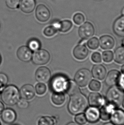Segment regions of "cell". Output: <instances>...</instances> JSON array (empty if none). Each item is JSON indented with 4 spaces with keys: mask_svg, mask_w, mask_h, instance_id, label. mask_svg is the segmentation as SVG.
<instances>
[{
    "mask_svg": "<svg viewBox=\"0 0 124 125\" xmlns=\"http://www.w3.org/2000/svg\"><path fill=\"white\" fill-rule=\"evenodd\" d=\"M89 103L87 99L81 92L71 96L68 108L73 115L82 113L88 108Z\"/></svg>",
    "mask_w": 124,
    "mask_h": 125,
    "instance_id": "obj_1",
    "label": "cell"
},
{
    "mask_svg": "<svg viewBox=\"0 0 124 125\" xmlns=\"http://www.w3.org/2000/svg\"><path fill=\"white\" fill-rule=\"evenodd\" d=\"M20 98V92L16 86L9 85L3 90L1 95L2 101L6 105L13 106L17 104Z\"/></svg>",
    "mask_w": 124,
    "mask_h": 125,
    "instance_id": "obj_2",
    "label": "cell"
},
{
    "mask_svg": "<svg viewBox=\"0 0 124 125\" xmlns=\"http://www.w3.org/2000/svg\"><path fill=\"white\" fill-rule=\"evenodd\" d=\"M124 98V92L119 87L113 86L108 90L106 94V100L117 108L122 104Z\"/></svg>",
    "mask_w": 124,
    "mask_h": 125,
    "instance_id": "obj_3",
    "label": "cell"
},
{
    "mask_svg": "<svg viewBox=\"0 0 124 125\" xmlns=\"http://www.w3.org/2000/svg\"><path fill=\"white\" fill-rule=\"evenodd\" d=\"M69 81L68 78L64 75L56 74L51 80L50 88L53 92L63 93L65 91Z\"/></svg>",
    "mask_w": 124,
    "mask_h": 125,
    "instance_id": "obj_4",
    "label": "cell"
},
{
    "mask_svg": "<svg viewBox=\"0 0 124 125\" xmlns=\"http://www.w3.org/2000/svg\"><path fill=\"white\" fill-rule=\"evenodd\" d=\"M92 74L89 70L82 68L78 70L74 76V81L78 85L84 87L89 84L91 81Z\"/></svg>",
    "mask_w": 124,
    "mask_h": 125,
    "instance_id": "obj_5",
    "label": "cell"
},
{
    "mask_svg": "<svg viewBox=\"0 0 124 125\" xmlns=\"http://www.w3.org/2000/svg\"><path fill=\"white\" fill-rule=\"evenodd\" d=\"M32 59L34 64L42 65L49 62L50 59V55L46 50L39 49L34 52Z\"/></svg>",
    "mask_w": 124,
    "mask_h": 125,
    "instance_id": "obj_6",
    "label": "cell"
},
{
    "mask_svg": "<svg viewBox=\"0 0 124 125\" xmlns=\"http://www.w3.org/2000/svg\"><path fill=\"white\" fill-rule=\"evenodd\" d=\"M95 29L91 23L86 22L80 27L78 33L80 37L83 40L90 39L94 36Z\"/></svg>",
    "mask_w": 124,
    "mask_h": 125,
    "instance_id": "obj_7",
    "label": "cell"
},
{
    "mask_svg": "<svg viewBox=\"0 0 124 125\" xmlns=\"http://www.w3.org/2000/svg\"><path fill=\"white\" fill-rule=\"evenodd\" d=\"M35 77L37 81L40 83H48L51 77L50 71L45 67H40L35 72Z\"/></svg>",
    "mask_w": 124,
    "mask_h": 125,
    "instance_id": "obj_8",
    "label": "cell"
},
{
    "mask_svg": "<svg viewBox=\"0 0 124 125\" xmlns=\"http://www.w3.org/2000/svg\"><path fill=\"white\" fill-rule=\"evenodd\" d=\"M85 116L87 122L90 124H95L100 118V110L98 108L90 106L85 111Z\"/></svg>",
    "mask_w": 124,
    "mask_h": 125,
    "instance_id": "obj_9",
    "label": "cell"
},
{
    "mask_svg": "<svg viewBox=\"0 0 124 125\" xmlns=\"http://www.w3.org/2000/svg\"><path fill=\"white\" fill-rule=\"evenodd\" d=\"M50 12L49 9L44 4L38 5L35 11V15L37 19L40 22H45L50 17Z\"/></svg>",
    "mask_w": 124,
    "mask_h": 125,
    "instance_id": "obj_10",
    "label": "cell"
},
{
    "mask_svg": "<svg viewBox=\"0 0 124 125\" xmlns=\"http://www.w3.org/2000/svg\"><path fill=\"white\" fill-rule=\"evenodd\" d=\"M88 103L90 106L99 108L104 105L105 100L102 96L97 92H92L89 94Z\"/></svg>",
    "mask_w": 124,
    "mask_h": 125,
    "instance_id": "obj_11",
    "label": "cell"
},
{
    "mask_svg": "<svg viewBox=\"0 0 124 125\" xmlns=\"http://www.w3.org/2000/svg\"><path fill=\"white\" fill-rule=\"evenodd\" d=\"M89 51L84 44L80 43L74 47L73 53L76 59L80 60H84L87 57Z\"/></svg>",
    "mask_w": 124,
    "mask_h": 125,
    "instance_id": "obj_12",
    "label": "cell"
},
{
    "mask_svg": "<svg viewBox=\"0 0 124 125\" xmlns=\"http://www.w3.org/2000/svg\"><path fill=\"white\" fill-rule=\"evenodd\" d=\"M20 94L22 99L28 100H32L35 96V88L30 84H26L22 86L20 91Z\"/></svg>",
    "mask_w": 124,
    "mask_h": 125,
    "instance_id": "obj_13",
    "label": "cell"
},
{
    "mask_svg": "<svg viewBox=\"0 0 124 125\" xmlns=\"http://www.w3.org/2000/svg\"><path fill=\"white\" fill-rule=\"evenodd\" d=\"M117 108L114 105L108 103L104 104L100 110V117L103 121L110 120L111 115L114 110Z\"/></svg>",
    "mask_w": 124,
    "mask_h": 125,
    "instance_id": "obj_14",
    "label": "cell"
},
{
    "mask_svg": "<svg viewBox=\"0 0 124 125\" xmlns=\"http://www.w3.org/2000/svg\"><path fill=\"white\" fill-rule=\"evenodd\" d=\"M17 55L20 61L24 62H28L32 59V52L27 46H23L19 47L18 50Z\"/></svg>",
    "mask_w": 124,
    "mask_h": 125,
    "instance_id": "obj_15",
    "label": "cell"
},
{
    "mask_svg": "<svg viewBox=\"0 0 124 125\" xmlns=\"http://www.w3.org/2000/svg\"><path fill=\"white\" fill-rule=\"evenodd\" d=\"M120 75V73L117 70H111L106 76L105 80L106 84L109 87L115 86L117 84Z\"/></svg>",
    "mask_w": 124,
    "mask_h": 125,
    "instance_id": "obj_16",
    "label": "cell"
},
{
    "mask_svg": "<svg viewBox=\"0 0 124 125\" xmlns=\"http://www.w3.org/2000/svg\"><path fill=\"white\" fill-rule=\"evenodd\" d=\"M1 119L3 122L7 124H12L15 121L17 115L12 108H7L3 110L1 113Z\"/></svg>",
    "mask_w": 124,
    "mask_h": 125,
    "instance_id": "obj_17",
    "label": "cell"
},
{
    "mask_svg": "<svg viewBox=\"0 0 124 125\" xmlns=\"http://www.w3.org/2000/svg\"><path fill=\"white\" fill-rule=\"evenodd\" d=\"M111 123L115 125H124V111L121 109L116 108L111 115Z\"/></svg>",
    "mask_w": 124,
    "mask_h": 125,
    "instance_id": "obj_18",
    "label": "cell"
},
{
    "mask_svg": "<svg viewBox=\"0 0 124 125\" xmlns=\"http://www.w3.org/2000/svg\"><path fill=\"white\" fill-rule=\"evenodd\" d=\"M91 74L94 78L97 80H104L106 77L107 71L103 65L97 64L94 65L92 68Z\"/></svg>",
    "mask_w": 124,
    "mask_h": 125,
    "instance_id": "obj_19",
    "label": "cell"
},
{
    "mask_svg": "<svg viewBox=\"0 0 124 125\" xmlns=\"http://www.w3.org/2000/svg\"><path fill=\"white\" fill-rule=\"evenodd\" d=\"M113 30L117 36L124 37V16L116 19L113 24Z\"/></svg>",
    "mask_w": 124,
    "mask_h": 125,
    "instance_id": "obj_20",
    "label": "cell"
},
{
    "mask_svg": "<svg viewBox=\"0 0 124 125\" xmlns=\"http://www.w3.org/2000/svg\"><path fill=\"white\" fill-rule=\"evenodd\" d=\"M99 44L103 50H110L114 47L115 41L114 38L109 35H104L100 38Z\"/></svg>",
    "mask_w": 124,
    "mask_h": 125,
    "instance_id": "obj_21",
    "label": "cell"
},
{
    "mask_svg": "<svg viewBox=\"0 0 124 125\" xmlns=\"http://www.w3.org/2000/svg\"><path fill=\"white\" fill-rule=\"evenodd\" d=\"M35 0H22L20 6V10L26 13L32 12L35 10Z\"/></svg>",
    "mask_w": 124,
    "mask_h": 125,
    "instance_id": "obj_22",
    "label": "cell"
},
{
    "mask_svg": "<svg viewBox=\"0 0 124 125\" xmlns=\"http://www.w3.org/2000/svg\"><path fill=\"white\" fill-rule=\"evenodd\" d=\"M65 92L70 96L81 92L78 84L72 80H69Z\"/></svg>",
    "mask_w": 124,
    "mask_h": 125,
    "instance_id": "obj_23",
    "label": "cell"
},
{
    "mask_svg": "<svg viewBox=\"0 0 124 125\" xmlns=\"http://www.w3.org/2000/svg\"><path fill=\"white\" fill-rule=\"evenodd\" d=\"M65 99L63 92H54L52 96V103L57 105H62L65 102Z\"/></svg>",
    "mask_w": 124,
    "mask_h": 125,
    "instance_id": "obj_24",
    "label": "cell"
},
{
    "mask_svg": "<svg viewBox=\"0 0 124 125\" xmlns=\"http://www.w3.org/2000/svg\"><path fill=\"white\" fill-rule=\"evenodd\" d=\"M114 56L116 62L120 64L124 63V47H120L116 49Z\"/></svg>",
    "mask_w": 124,
    "mask_h": 125,
    "instance_id": "obj_25",
    "label": "cell"
},
{
    "mask_svg": "<svg viewBox=\"0 0 124 125\" xmlns=\"http://www.w3.org/2000/svg\"><path fill=\"white\" fill-rule=\"evenodd\" d=\"M72 22L70 21H62L60 22L58 30L62 32H67L72 28Z\"/></svg>",
    "mask_w": 124,
    "mask_h": 125,
    "instance_id": "obj_26",
    "label": "cell"
},
{
    "mask_svg": "<svg viewBox=\"0 0 124 125\" xmlns=\"http://www.w3.org/2000/svg\"><path fill=\"white\" fill-rule=\"evenodd\" d=\"M56 120L55 118L49 116L41 117L39 120L38 125H55Z\"/></svg>",
    "mask_w": 124,
    "mask_h": 125,
    "instance_id": "obj_27",
    "label": "cell"
},
{
    "mask_svg": "<svg viewBox=\"0 0 124 125\" xmlns=\"http://www.w3.org/2000/svg\"><path fill=\"white\" fill-rule=\"evenodd\" d=\"M40 46L41 44L39 40L36 39H32L28 42L27 47L31 51H36L40 49Z\"/></svg>",
    "mask_w": 124,
    "mask_h": 125,
    "instance_id": "obj_28",
    "label": "cell"
},
{
    "mask_svg": "<svg viewBox=\"0 0 124 125\" xmlns=\"http://www.w3.org/2000/svg\"><path fill=\"white\" fill-rule=\"evenodd\" d=\"M57 29H56L54 26H49L46 27L44 31V33L46 36L52 37L54 36L57 32Z\"/></svg>",
    "mask_w": 124,
    "mask_h": 125,
    "instance_id": "obj_29",
    "label": "cell"
},
{
    "mask_svg": "<svg viewBox=\"0 0 124 125\" xmlns=\"http://www.w3.org/2000/svg\"><path fill=\"white\" fill-rule=\"evenodd\" d=\"M88 47L93 50L97 49L99 45V39L97 38H91L87 42Z\"/></svg>",
    "mask_w": 124,
    "mask_h": 125,
    "instance_id": "obj_30",
    "label": "cell"
},
{
    "mask_svg": "<svg viewBox=\"0 0 124 125\" xmlns=\"http://www.w3.org/2000/svg\"><path fill=\"white\" fill-rule=\"evenodd\" d=\"M35 90L37 94L39 95H44L46 92L47 88L44 83H39L35 86Z\"/></svg>",
    "mask_w": 124,
    "mask_h": 125,
    "instance_id": "obj_31",
    "label": "cell"
},
{
    "mask_svg": "<svg viewBox=\"0 0 124 125\" xmlns=\"http://www.w3.org/2000/svg\"><path fill=\"white\" fill-rule=\"evenodd\" d=\"M74 120L76 123L80 125H85L87 122L84 114L80 113L76 115Z\"/></svg>",
    "mask_w": 124,
    "mask_h": 125,
    "instance_id": "obj_32",
    "label": "cell"
},
{
    "mask_svg": "<svg viewBox=\"0 0 124 125\" xmlns=\"http://www.w3.org/2000/svg\"><path fill=\"white\" fill-rule=\"evenodd\" d=\"M102 59L106 62L109 63L112 61L114 58L113 52L111 51H104L102 53Z\"/></svg>",
    "mask_w": 124,
    "mask_h": 125,
    "instance_id": "obj_33",
    "label": "cell"
},
{
    "mask_svg": "<svg viewBox=\"0 0 124 125\" xmlns=\"http://www.w3.org/2000/svg\"><path fill=\"white\" fill-rule=\"evenodd\" d=\"M101 84L99 82L96 80H91L89 84V88L92 91H99L100 89Z\"/></svg>",
    "mask_w": 124,
    "mask_h": 125,
    "instance_id": "obj_34",
    "label": "cell"
},
{
    "mask_svg": "<svg viewBox=\"0 0 124 125\" xmlns=\"http://www.w3.org/2000/svg\"><path fill=\"white\" fill-rule=\"evenodd\" d=\"M20 0H6L7 7L11 9H15L18 7Z\"/></svg>",
    "mask_w": 124,
    "mask_h": 125,
    "instance_id": "obj_35",
    "label": "cell"
},
{
    "mask_svg": "<svg viewBox=\"0 0 124 125\" xmlns=\"http://www.w3.org/2000/svg\"><path fill=\"white\" fill-rule=\"evenodd\" d=\"M85 17L82 14L77 13L74 15L73 21L77 25H80L82 24L85 21Z\"/></svg>",
    "mask_w": 124,
    "mask_h": 125,
    "instance_id": "obj_36",
    "label": "cell"
},
{
    "mask_svg": "<svg viewBox=\"0 0 124 125\" xmlns=\"http://www.w3.org/2000/svg\"><path fill=\"white\" fill-rule=\"evenodd\" d=\"M8 82V77L4 73H0V89H2L7 85Z\"/></svg>",
    "mask_w": 124,
    "mask_h": 125,
    "instance_id": "obj_37",
    "label": "cell"
},
{
    "mask_svg": "<svg viewBox=\"0 0 124 125\" xmlns=\"http://www.w3.org/2000/svg\"><path fill=\"white\" fill-rule=\"evenodd\" d=\"M17 104L19 108L22 109L28 108L29 106V102L27 101V100H24L23 99L19 100Z\"/></svg>",
    "mask_w": 124,
    "mask_h": 125,
    "instance_id": "obj_38",
    "label": "cell"
},
{
    "mask_svg": "<svg viewBox=\"0 0 124 125\" xmlns=\"http://www.w3.org/2000/svg\"><path fill=\"white\" fill-rule=\"evenodd\" d=\"M91 60L94 62L99 63L102 62V56L100 53L98 52H94L91 56Z\"/></svg>",
    "mask_w": 124,
    "mask_h": 125,
    "instance_id": "obj_39",
    "label": "cell"
},
{
    "mask_svg": "<svg viewBox=\"0 0 124 125\" xmlns=\"http://www.w3.org/2000/svg\"><path fill=\"white\" fill-rule=\"evenodd\" d=\"M118 86L123 92H124V73L120 75L117 83Z\"/></svg>",
    "mask_w": 124,
    "mask_h": 125,
    "instance_id": "obj_40",
    "label": "cell"
},
{
    "mask_svg": "<svg viewBox=\"0 0 124 125\" xmlns=\"http://www.w3.org/2000/svg\"><path fill=\"white\" fill-rule=\"evenodd\" d=\"M4 106L3 104L0 101V115L2 113V112L4 110Z\"/></svg>",
    "mask_w": 124,
    "mask_h": 125,
    "instance_id": "obj_41",
    "label": "cell"
},
{
    "mask_svg": "<svg viewBox=\"0 0 124 125\" xmlns=\"http://www.w3.org/2000/svg\"><path fill=\"white\" fill-rule=\"evenodd\" d=\"M66 125H80L78 124H77V123L74 122H71L69 123L68 124H67Z\"/></svg>",
    "mask_w": 124,
    "mask_h": 125,
    "instance_id": "obj_42",
    "label": "cell"
},
{
    "mask_svg": "<svg viewBox=\"0 0 124 125\" xmlns=\"http://www.w3.org/2000/svg\"><path fill=\"white\" fill-rule=\"evenodd\" d=\"M103 125H114V124H113L111 122H107V123H106L105 124H104Z\"/></svg>",
    "mask_w": 124,
    "mask_h": 125,
    "instance_id": "obj_43",
    "label": "cell"
},
{
    "mask_svg": "<svg viewBox=\"0 0 124 125\" xmlns=\"http://www.w3.org/2000/svg\"><path fill=\"white\" fill-rule=\"evenodd\" d=\"M122 14L123 15H124V7L123 8L122 10Z\"/></svg>",
    "mask_w": 124,
    "mask_h": 125,
    "instance_id": "obj_44",
    "label": "cell"
},
{
    "mask_svg": "<svg viewBox=\"0 0 124 125\" xmlns=\"http://www.w3.org/2000/svg\"><path fill=\"white\" fill-rule=\"evenodd\" d=\"M122 71L123 72V73H124V64L123 65L122 68Z\"/></svg>",
    "mask_w": 124,
    "mask_h": 125,
    "instance_id": "obj_45",
    "label": "cell"
},
{
    "mask_svg": "<svg viewBox=\"0 0 124 125\" xmlns=\"http://www.w3.org/2000/svg\"><path fill=\"white\" fill-rule=\"evenodd\" d=\"M122 47H124V40H123V41H122Z\"/></svg>",
    "mask_w": 124,
    "mask_h": 125,
    "instance_id": "obj_46",
    "label": "cell"
},
{
    "mask_svg": "<svg viewBox=\"0 0 124 125\" xmlns=\"http://www.w3.org/2000/svg\"><path fill=\"white\" fill-rule=\"evenodd\" d=\"M122 104H123V108H124V98L123 100V103H122Z\"/></svg>",
    "mask_w": 124,
    "mask_h": 125,
    "instance_id": "obj_47",
    "label": "cell"
},
{
    "mask_svg": "<svg viewBox=\"0 0 124 125\" xmlns=\"http://www.w3.org/2000/svg\"><path fill=\"white\" fill-rule=\"evenodd\" d=\"M1 56H0V63L1 62Z\"/></svg>",
    "mask_w": 124,
    "mask_h": 125,
    "instance_id": "obj_48",
    "label": "cell"
},
{
    "mask_svg": "<svg viewBox=\"0 0 124 125\" xmlns=\"http://www.w3.org/2000/svg\"><path fill=\"white\" fill-rule=\"evenodd\" d=\"M2 89H0V92H1V90Z\"/></svg>",
    "mask_w": 124,
    "mask_h": 125,
    "instance_id": "obj_49",
    "label": "cell"
},
{
    "mask_svg": "<svg viewBox=\"0 0 124 125\" xmlns=\"http://www.w3.org/2000/svg\"></svg>",
    "mask_w": 124,
    "mask_h": 125,
    "instance_id": "obj_50",
    "label": "cell"
},
{
    "mask_svg": "<svg viewBox=\"0 0 124 125\" xmlns=\"http://www.w3.org/2000/svg\"></svg>",
    "mask_w": 124,
    "mask_h": 125,
    "instance_id": "obj_51",
    "label": "cell"
},
{
    "mask_svg": "<svg viewBox=\"0 0 124 125\" xmlns=\"http://www.w3.org/2000/svg\"></svg>",
    "mask_w": 124,
    "mask_h": 125,
    "instance_id": "obj_52",
    "label": "cell"
},
{
    "mask_svg": "<svg viewBox=\"0 0 124 125\" xmlns=\"http://www.w3.org/2000/svg\"></svg>",
    "mask_w": 124,
    "mask_h": 125,
    "instance_id": "obj_53",
    "label": "cell"
}]
</instances>
